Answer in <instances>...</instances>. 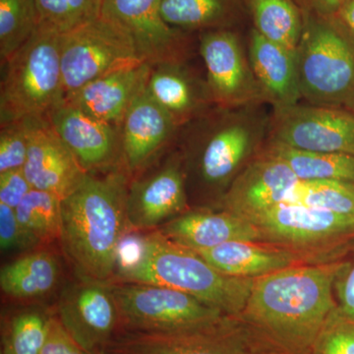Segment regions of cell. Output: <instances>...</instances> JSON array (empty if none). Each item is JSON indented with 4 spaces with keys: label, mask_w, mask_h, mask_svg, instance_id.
I'll use <instances>...</instances> for the list:
<instances>
[{
    "label": "cell",
    "mask_w": 354,
    "mask_h": 354,
    "mask_svg": "<svg viewBox=\"0 0 354 354\" xmlns=\"http://www.w3.org/2000/svg\"><path fill=\"white\" fill-rule=\"evenodd\" d=\"M342 263L290 266L254 281L241 315L286 354H311L337 307L334 286Z\"/></svg>",
    "instance_id": "cell-1"
},
{
    "label": "cell",
    "mask_w": 354,
    "mask_h": 354,
    "mask_svg": "<svg viewBox=\"0 0 354 354\" xmlns=\"http://www.w3.org/2000/svg\"><path fill=\"white\" fill-rule=\"evenodd\" d=\"M39 27L58 32L72 31L101 16L100 0H36Z\"/></svg>",
    "instance_id": "cell-33"
},
{
    "label": "cell",
    "mask_w": 354,
    "mask_h": 354,
    "mask_svg": "<svg viewBox=\"0 0 354 354\" xmlns=\"http://www.w3.org/2000/svg\"><path fill=\"white\" fill-rule=\"evenodd\" d=\"M299 181L283 160L262 152L235 177L221 204L225 211L251 216L285 204Z\"/></svg>",
    "instance_id": "cell-16"
},
{
    "label": "cell",
    "mask_w": 354,
    "mask_h": 354,
    "mask_svg": "<svg viewBox=\"0 0 354 354\" xmlns=\"http://www.w3.org/2000/svg\"><path fill=\"white\" fill-rule=\"evenodd\" d=\"M158 232L192 251L230 241H263L259 230L250 221L227 211L183 214L167 221Z\"/></svg>",
    "instance_id": "cell-21"
},
{
    "label": "cell",
    "mask_w": 354,
    "mask_h": 354,
    "mask_svg": "<svg viewBox=\"0 0 354 354\" xmlns=\"http://www.w3.org/2000/svg\"><path fill=\"white\" fill-rule=\"evenodd\" d=\"M265 153L283 160L300 180L354 183V155L309 152L269 142Z\"/></svg>",
    "instance_id": "cell-28"
},
{
    "label": "cell",
    "mask_w": 354,
    "mask_h": 354,
    "mask_svg": "<svg viewBox=\"0 0 354 354\" xmlns=\"http://www.w3.org/2000/svg\"><path fill=\"white\" fill-rule=\"evenodd\" d=\"M194 252L218 272L235 278H260L297 261L288 249L260 245L256 241H230Z\"/></svg>",
    "instance_id": "cell-24"
},
{
    "label": "cell",
    "mask_w": 354,
    "mask_h": 354,
    "mask_svg": "<svg viewBox=\"0 0 354 354\" xmlns=\"http://www.w3.org/2000/svg\"><path fill=\"white\" fill-rule=\"evenodd\" d=\"M268 135L297 150L354 155V113L313 104L274 109Z\"/></svg>",
    "instance_id": "cell-10"
},
{
    "label": "cell",
    "mask_w": 354,
    "mask_h": 354,
    "mask_svg": "<svg viewBox=\"0 0 354 354\" xmlns=\"http://www.w3.org/2000/svg\"><path fill=\"white\" fill-rule=\"evenodd\" d=\"M151 69L150 64H141L111 72L88 83L64 101L120 128L135 97L146 88Z\"/></svg>",
    "instance_id": "cell-20"
},
{
    "label": "cell",
    "mask_w": 354,
    "mask_h": 354,
    "mask_svg": "<svg viewBox=\"0 0 354 354\" xmlns=\"http://www.w3.org/2000/svg\"><path fill=\"white\" fill-rule=\"evenodd\" d=\"M53 316L31 309L9 319L2 329L1 354H41Z\"/></svg>",
    "instance_id": "cell-30"
},
{
    "label": "cell",
    "mask_w": 354,
    "mask_h": 354,
    "mask_svg": "<svg viewBox=\"0 0 354 354\" xmlns=\"http://www.w3.org/2000/svg\"><path fill=\"white\" fill-rule=\"evenodd\" d=\"M241 0H162L160 12L176 29H228L241 13Z\"/></svg>",
    "instance_id": "cell-25"
},
{
    "label": "cell",
    "mask_w": 354,
    "mask_h": 354,
    "mask_svg": "<svg viewBox=\"0 0 354 354\" xmlns=\"http://www.w3.org/2000/svg\"><path fill=\"white\" fill-rule=\"evenodd\" d=\"M111 288L120 330L178 332L211 325L225 315L188 293L167 286L120 281Z\"/></svg>",
    "instance_id": "cell-7"
},
{
    "label": "cell",
    "mask_w": 354,
    "mask_h": 354,
    "mask_svg": "<svg viewBox=\"0 0 354 354\" xmlns=\"http://www.w3.org/2000/svg\"><path fill=\"white\" fill-rule=\"evenodd\" d=\"M335 17L354 36V0H346Z\"/></svg>",
    "instance_id": "cell-41"
},
{
    "label": "cell",
    "mask_w": 354,
    "mask_h": 354,
    "mask_svg": "<svg viewBox=\"0 0 354 354\" xmlns=\"http://www.w3.org/2000/svg\"><path fill=\"white\" fill-rule=\"evenodd\" d=\"M116 272L120 281L183 291L230 316L241 315L255 281L218 272L194 251L158 232L128 244L123 241Z\"/></svg>",
    "instance_id": "cell-3"
},
{
    "label": "cell",
    "mask_w": 354,
    "mask_h": 354,
    "mask_svg": "<svg viewBox=\"0 0 354 354\" xmlns=\"http://www.w3.org/2000/svg\"><path fill=\"white\" fill-rule=\"evenodd\" d=\"M146 88L174 116L179 127L208 113L214 104L206 80L195 76L183 62L152 66Z\"/></svg>",
    "instance_id": "cell-22"
},
{
    "label": "cell",
    "mask_w": 354,
    "mask_h": 354,
    "mask_svg": "<svg viewBox=\"0 0 354 354\" xmlns=\"http://www.w3.org/2000/svg\"><path fill=\"white\" fill-rule=\"evenodd\" d=\"M311 354H354V319L337 305L317 335Z\"/></svg>",
    "instance_id": "cell-35"
},
{
    "label": "cell",
    "mask_w": 354,
    "mask_h": 354,
    "mask_svg": "<svg viewBox=\"0 0 354 354\" xmlns=\"http://www.w3.org/2000/svg\"><path fill=\"white\" fill-rule=\"evenodd\" d=\"M16 216L39 242L60 239L62 200L50 193L32 189L15 209Z\"/></svg>",
    "instance_id": "cell-31"
},
{
    "label": "cell",
    "mask_w": 354,
    "mask_h": 354,
    "mask_svg": "<svg viewBox=\"0 0 354 354\" xmlns=\"http://www.w3.org/2000/svg\"><path fill=\"white\" fill-rule=\"evenodd\" d=\"M39 242L21 225L15 209L0 203V248L2 251L30 249Z\"/></svg>",
    "instance_id": "cell-36"
},
{
    "label": "cell",
    "mask_w": 354,
    "mask_h": 354,
    "mask_svg": "<svg viewBox=\"0 0 354 354\" xmlns=\"http://www.w3.org/2000/svg\"><path fill=\"white\" fill-rule=\"evenodd\" d=\"M43 120H20L1 124L0 174L23 169L35 125Z\"/></svg>",
    "instance_id": "cell-34"
},
{
    "label": "cell",
    "mask_w": 354,
    "mask_h": 354,
    "mask_svg": "<svg viewBox=\"0 0 354 354\" xmlns=\"http://www.w3.org/2000/svg\"><path fill=\"white\" fill-rule=\"evenodd\" d=\"M254 26L266 39L295 51L304 27V12L295 0H244Z\"/></svg>",
    "instance_id": "cell-27"
},
{
    "label": "cell",
    "mask_w": 354,
    "mask_h": 354,
    "mask_svg": "<svg viewBox=\"0 0 354 354\" xmlns=\"http://www.w3.org/2000/svg\"><path fill=\"white\" fill-rule=\"evenodd\" d=\"M302 99L313 106L354 109V36L335 16L304 13L295 50Z\"/></svg>",
    "instance_id": "cell-4"
},
{
    "label": "cell",
    "mask_w": 354,
    "mask_h": 354,
    "mask_svg": "<svg viewBox=\"0 0 354 354\" xmlns=\"http://www.w3.org/2000/svg\"><path fill=\"white\" fill-rule=\"evenodd\" d=\"M346 0H310V7L314 12L322 16H335Z\"/></svg>",
    "instance_id": "cell-40"
},
{
    "label": "cell",
    "mask_w": 354,
    "mask_h": 354,
    "mask_svg": "<svg viewBox=\"0 0 354 354\" xmlns=\"http://www.w3.org/2000/svg\"><path fill=\"white\" fill-rule=\"evenodd\" d=\"M334 290L339 309L344 315L354 319V259L342 263L335 278Z\"/></svg>",
    "instance_id": "cell-38"
},
{
    "label": "cell",
    "mask_w": 354,
    "mask_h": 354,
    "mask_svg": "<svg viewBox=\"0 0 354 354\" xmlns=\"http://www.w3.org/2000/svg\"><path fill=\"white\" fill-rule=\"evenodd\" d=\"M262 234L263 241L308 246L344 241L354 235V216L299 204H281L244 216Z\"/></svg>",
    "instance_id": "cell-13"
},
{
    "label": "cell",
    "mask_w": 354,
    "mask_h": 354,
    "mask_svg": "<svg viewBox=\"0 0 354 354\" xmlns=\"http://www.w3.org/2000/svg\"><path fill=\"white\" fill-rule=\"evenodd\" d=\"M32 187L23 169L0 174V203L16 209Z\"/></svg>",
    "instance_id": "cell-37"
},
{
    "label": "cell",
    "mask_w": 354,
    "mask_h": 354,
    "mask_svg": "<svg viewBox=\"0 0 354 354\" xmlns=\"http://www.w3.org/2000/svg\"><path fill=\"white\" fill-rule=\"evenodd\" d=\"M65 99L95 79L142 62L120 26L100 16L60 37Z\"/></svg>",
    "instance_id": "cell-8"
},
{
    "label": "cell",
    "mask_w": 354,
    "mask_h": 354,
    "mask_svg": "<svg viewBox=\"0 0 354 354\" xmlns=\"http://www.w3.org/2000/svg\"><path fill=\"white\" fill-rule=\"evenodd\" d=\"M227 318L195 329L167 333L120 330L102 354H252Z\"/></svg>",
    "instance_id": "cell-14"
},
{
    "label": "cell",
    "mask_w": 354,
    "mask_h": 354,
    "mask_svg": "<svg viewBox=\"0 0 354 354\" xmlns=\"http://www.w3.org/2000/svg\"><path fill=\"white\" fill-rule=\"evenodd\" d=\"M23 171L34 189L50 193L60 200L75 190L88 174L48 120L38 121L32 129Z\"/></svg>",
    "instance_id": "cell-17"
},
{
    "label": "cell",
    "mask_w": 354,
    "mask_h": 354,
    "mask_svg": "<svg viewBox=\"0 0 354 354\" xmlns=\"http://www.w3.org/2000/svg\"><path fill=\"white\" fill-rule=\"evenodd\" d=\"M295 53L266 39L255 29L251 31L249 60L267 104L274 109L295 106L302 99Z\"/></svg>",
    "instance_id": "cell-23"
},
{
    "label": "cell",
    "mask_w": 354,
    "mask_h": 354,
    "mask_svg": "<svg viewBox=\"0 0 354 354\" xmlns=\"http://www.w3.org/2000/svg\"><path fill=\"white\" fill-rule=\"evenodd\" d=\"M353 113H354V109H353Z\"/></svg>",
    "instance_id": "cell-44"
},
{
    "label": "cell",
    "mask_w": 354,
    "mask_h": 354,
    "mask_svg": "<svg viewBox=\"0 0 354 354\" xmlns=\"http://www.w3.org/2000/svg\"><path fill=\"white\" fill-rule=\"evenodd\" d=\"M128 186L120 172L87 174L62 200L60 241L83 279L106 283L118 270L127 218Z\"/></svg>",
    "instance_id": "cell-2"
},
{
    "label": "cell",
    "mask_w": 354,
    "mask_h": 354,
    "mask_svg": "<svg viewBox=\"0 0 354 354\" xmlns=\"http://www.w3.org/2000/svg\"><path fill=\"white\" fill-rule=\"evenodd\" d=\"M48 120L88 174L122 160L120 127L97 120L65 101L51 111Z\"/></svg>",
    "instance_id": "cell-15"
},
{
    "label": "cell",
    "mask_w": 354,
    "mask_h": 354,
    "mask_svg": "<svg viewBox=\"0 0 354 354\" xmlns=\"http://www.w3.org/2000/svg\"><path fill=\"white\" fill-rule=\"evenodd\" d=\"M178 127L174 116L144 88L128 109L120 127L122 160L128 171L146 167L169 144Z\"/></svg>",
    "instance_id": "cell-18"
},
{
    "label": "cell",
    "mask_w": 354,
    "mask_h": 354,
    "mask_svg": "<svg viewBox=\"0 0 354 354\" xmlns=\"http://www.w3.org/2000/svg\"><path fill=\"white\" fill-rule=\"evenodd\" d=\"M100 1H101V2H102V0H100Z\"/></svg>",
    "instance_id": "cell-43"
},
{
    "label": "cell",
    "mask_w": 354,
    "mask_h": 354,
    "mask_svg": "<svg viewBox=\"0 0 354 354\" xmlns=\"http://www.w3.org/2000/svg\"><path fill=\"white\" fill-rule=\"evenodd\" d=\"M286 203L354 216V183L300 180Z\"/></svg>",
    "instance_id": "cell-32"
},
{
    "label": "cell",
    "mask_w": 354,
    "mask_h": 354,
    "mask_svg": "<svg viewBox=\"0 0 354 354\" xmlns=\"http://www.w3.org/2000/svg\"><path fill=\"white\" fill-rule=\"evenodd\" d=\"M185 208V183L179 162H167L128 188L127 218L131 230L160 227Z\"/></svg>",
    "instance_id": "cell-19"
},
{
    "label": "cell",
    "mask_w": 354,
    "mask_h": 354,
    "mask_svg": "<svg viewBox=\"0 0 354 354\" xmlns=\"http://www.w3.org/2000/svg\"><path fill=\"white\" fill-rule=\"evenodd\" d=\"M298 6H300V8L304 10V12H307V11L311 10V7H310V0H295Z\"/></svg>",
    "instance_id": "cell-42"
},
{
    "label": "cell",
    "mask_w": 354,
    "mask_h": 354,
    "mask_svg": "<svg viewBox=\"0 0 354 354\" xmlns=\"http://www.w3.org/2000/svg\"><path fill=\"white\" fill-rule=\"evenodd\" d=\"M41 354H88L64 329L57 316L53 317L48 339Z\"/></svg>",
    "instance_id": "cell-39"
},
{
    "label": "cell",
    "mask_w": 354,
    "mask_h": 354,
    "mask_svg": "<svg viewBox=\"0 0 354 354\" xmlns=\"http://www.w3.org/2000/svg\"><path fill=\"white\" fill-rule=\"evenodd\" d=\"M270 120L271 116L262 104H258L209 109L187 123L189 127L184 133L188 134L190 150L195 151L197 171L202 180L209 187L234 180L246 160L269 134Z\"/></svg>",
    "instance_id": "cell-5"
},
{
    "label": "cell",
    "mask_w": 354,
    "mask_h": 354,
    "mask_svg": "<svg viewBox=\"0 0 354 354\" xmlns=\"http://www.w3.org/2000/svg\"><path fill=\"white\" fill-rule=\"evenodd\" d=\"M162 1L102 0L101 16L127 32L140 59L151 66L183 62L185 55V38L162 18Z\"/></svg>",
    "instance_id": "cell-12"
},
{
    "label": "cell",
    "mask_w": 354,
    "mask_h": 354,
    "mask_svg": "<svg viewBox=\"0 0 354 354\" xmlns=\"http://www.w3.org/2000/svg\"><path fill=\"white\" fill-rule=\"evenodd\" d=\"M57 279V259L41 251L4 266L0 272V288L9 297H39L50 292Z\"/></svg>",
    "instance_id": "cell-26"
},
{
    "label": "cell",
    "mask_w": 354,
    "mask_h": 354,
    "mask_svg": "<svg viewBox=\"0 0 354 354\" xmlns=\"http://www.w3.org/2000/svg\"><path fill=\"white\" fill-rule=\"evenodd\" d=\"M83 279L65 290L57 319L84 351L102 354L120 330L118 305L111 285Z\"/></svg>",
    "instance_id": "cell-11"
},
{
    "label": "cell",
    "mask_w": 354,
    "mask_h": 354,
    "mask_svg": "<svg viewBox=\"0 0 354 354\" xmlns=\"http://www.w3.org/2000/svg\"><path fill=\"white\" fill-rule=\"evenodd\" d=\"M39 26L36 0H0V58L6 64Z\"/></svg>",
    "instance_id": "cell-29"
},
{
    "label": "cell",
    "mask_w": 354,
    "mask_h": 354,
    "mask_svg": "<svg viewBox=\"0 0 354 354\" xmlns=\"http://www.w3.org/2000/svg\"><path fill=\"white\" fill-rule=\"evenodd\" d=\"M62 34L39 27L6 66L0 90V124L20 120H48L65 100Z\"/></svg>",
    "instance_id": "cell-6"
},
{
    "label": "cell",
    "mask_w": 354,
    "mask_h": 354,
    "mask_svg": "<svg viewBox=\"0 0 354 354\" xmlns=\"http://www.w3.org/2000/svg\"><path fill=\"white\" fill-rule=\"evenodd\" d=\"M206 82L216 108L267 104L239 37L228 29L209 30L200 38Z\"/></svg>",
    "instance_id": "cell-9"
}]
</instances>
